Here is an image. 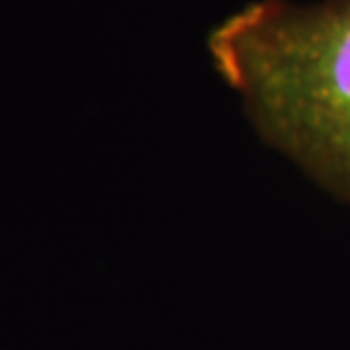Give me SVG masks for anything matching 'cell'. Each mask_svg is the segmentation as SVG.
I'll return each mask as SVG.
<instances>
[{
    "label": "cell",
    "instance_id": "obj_1",
    "mask_svg": "<svg viewBox=\"0 0 350 350\" xmlns=\"http://www.w3.org/2000/svg\"><path fill=\"white\" fill-rule=\"evenodd\" d=\"M205 46L262 142L350 207V0H250Z\"/></svg>",
    "mask_w": 350,
    "mask_h": 350
}]
</instances>
